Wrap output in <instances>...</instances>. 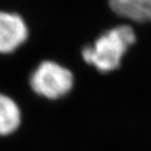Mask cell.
I'll return each instance as SVG.
<instances>
[{"label":"cell","mask_w":151,"mask_h":151,"mask_svg":"<svg viewBox=\"0 0 151 151\" xmlns=\"http://www.w3.org/2000/svg\"><path fill=\"white\" fill-rule=\"evenodd\" d=\"M137 41L134 29L128 24L110 28L81 52L82 58L100 73H106L118 69L128 48Z\"/></svg>","instance_id":"obj_1"},{"label":"cell","mask_w":151,"mask_h":151,"mask_svg":"<svg viewBox=\"0 0 151 151\" xmlns=\"http://www.w3.org/2000/svg\"><path fill=\"white\" fill-rule=\"evenodd\" d=\"M34 92L48 100L64 97L73 86V75L68 68L54 61L41 62L29 78Z\"/></svg>","instance_id":"obj_2"},{"label":"cell","mask_w":151,"mask_h":151,"mask_svg":"<svg viewBox=\"0 0 151 151\" xmlns=\"http://www.w3.org/2000/svg\"><path fill=\"white\" fill-rule=\"evenodd\" d=\"M27 37V25L20 15L0 11V54L15 52Z\"/></svg>","instance_id":"obj_3"},{"label":"cell","mask_w":151,"mask_h":151,"mask_svg":"<svg viewBox=\"0 0 151 151\" xmlns=\"http://www.w3.org/2000/svg\"><path fill=\"white\" fill-rule=\"evenodd\" d=\"M108 5L116 15L132 22H151V0H108Z\"/></svg>","instance_id":"obj_4"},{"label":"cell","mask_w":151,"mask_h":151,"mask_svg":"<svg viewBox=\"0 0 151 151\" xmlns=\"http://www.w3.org/2000/svg\"><path fill=\"white\" fill-rule=\"evenodd\" d=\"M21 123V112L13 99L0 93V137L12 134Z\"/></svg>","instance_id":"obj_5"}]
</instances>
